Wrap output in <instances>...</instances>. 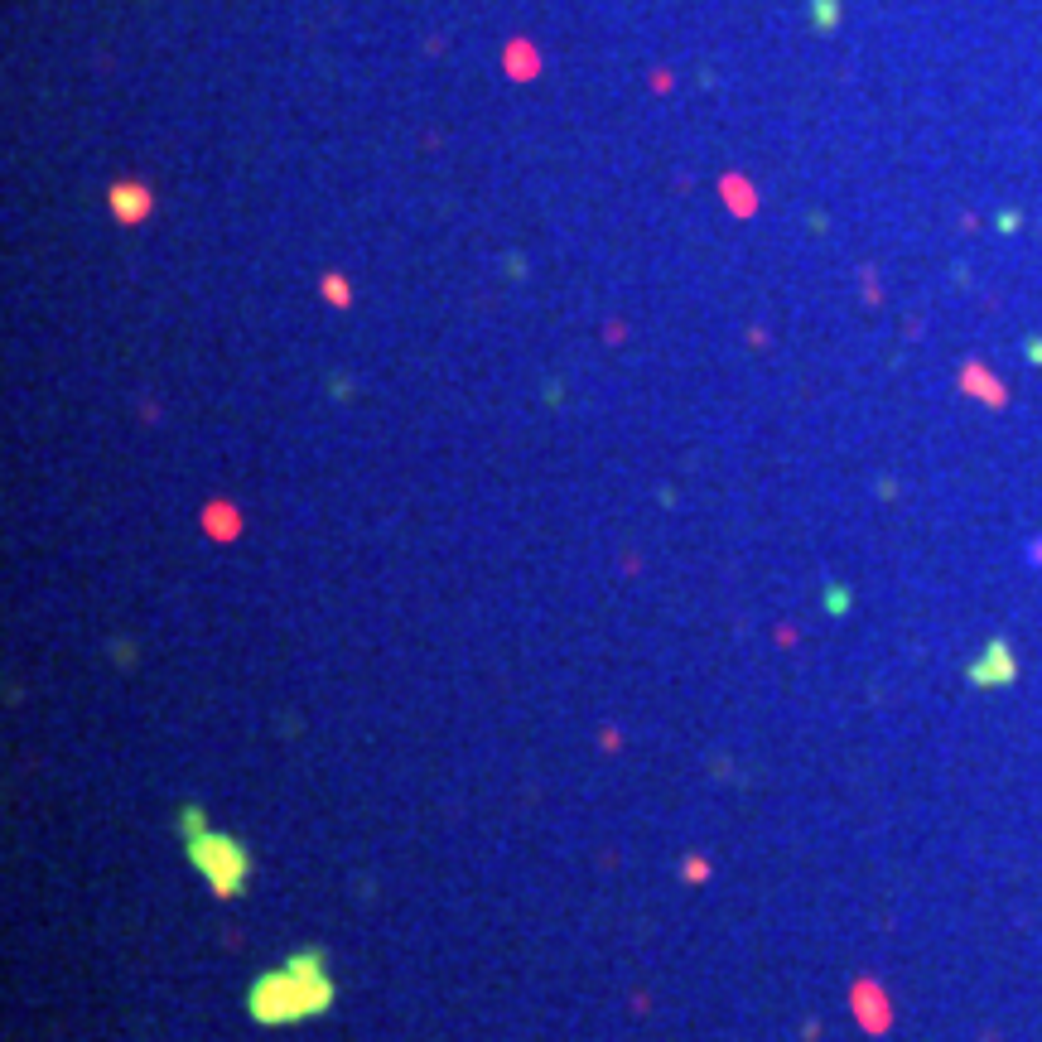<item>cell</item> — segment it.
I'll return each mask as SVG.
<instances>
[{"label": "cell", "instance_id": "cell-3", "mask_svg": "<svg viewBox=\"0 0 1042 1042\" xmlns=\"http://www.w3.org/2000/svg\"><path fill=\"white\" fill-rule=\"evenodd\" d=\"M111 203H116V213H121L126 222L145 218V208H150V198H145V189H116V193H111Z\"/></svg>", "mask_w": 1042, "mask_h": 1042}, {"label": "cell", "instance_id": "cell-2", "mask_svg": "<svg viewBox=\"0 0 1042 1042\" xmlns=\"http://www.w3.org/2000/svg\"><path fill=\"white\" fill-rule=\"evenodd\" d=\"M184 840H189L193 869L208 878V888H213L218 898H237V893L247 888L251 854L242 850L232 835H222V830H213V825H203V830H193V835H184Z\"/></svg>", "mask_w": 1042, "mask_h": 1042}, {"label": "cell", "instance_id": "cell-1", "mask_svg": "<svg viewBox=\"0 0 1042 1042\" xmlns=\"http://www.w3.org/2000/svg\"><path fill=\"white\" fill-rule=\"evenodd\" d=\"M333 1004V980L324 951H295L285 965L266 970L256 985L247 989V1014L261 1028H285V1023H304V1018L324 1014Z\"/></svg>", "mask_w": 1042, "mask_h": 1042}]
</instances>
